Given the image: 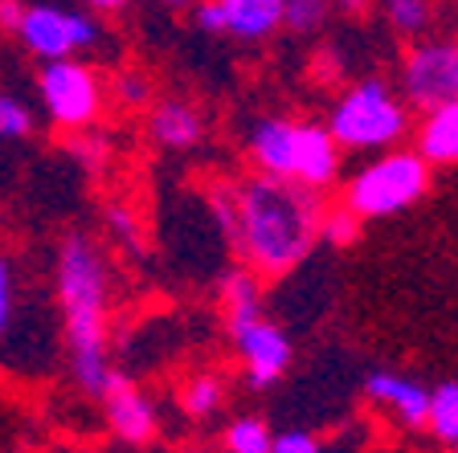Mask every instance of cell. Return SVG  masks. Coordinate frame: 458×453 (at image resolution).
<instances>
[{"label": "cell", "mask_w": 458, "mask_h": 453, "mask_svg": "<svg viewBox=\"0 0 458 453\" xmlns=\"http://www.w3.org/2000/svg\"><path fill=\"white\" fill-rule=\"evenodd\" d=\"M54 306L62 327V351L74 388L103 400L114 376L111 364V306L114 270L103 241L90 233H66L54 249Z\"/></svg>", "instance_id": "obj_1"}, {"label": "cell", "mask_w": 458, "mask_h": 453, "mask_svg": "<svg viewBox=\"0 0 458 453\" xmlns=\"http://www.w3.org/2000/svg\"><path fill=\"white\" fill-rule=\"evenodd\" d=\"M233 197V229L229 241L238 249L242 265H250L262 282L291 274L319 241L324 225V197L303 184L275 176H242L229 184Z\"/></svg>", "instance_id": "obj_2"}, {"label": "cell", "mask_w": 458, "mask_h": 453, "mask_svg": "<svg viewBox=\"0 0 458 453\" xmlns=\"http://www.w3.org/2000/svg\"><path fill=\"white\" fill-rule=\"evenodd\" d=\"M324 127L340 151H389L410 135V106L385 78H360L335 98Z\"/></svg>", "instance_id": "obj_3"}, {"label": "cell", "mask_w": 458, "mask_h": 453, "mask_svg": "<svg viewBox=\"0 0 458 453\" xmlns=\"http://www.w3.org/2000/svg\"><path fill=\"white\" fill-rule=\"evenodd\" d=\"M426 192H429V164L413 147H389L348 180L340 205L352 208L360 221H381L413 208Z\"/></svg>", "instance_id": "obj_4"}, {"label": "cell", "mask_w": 458, "mask_h": 453, "mask_svg": "<svg viewBox=\"0 0 458 453\" xmlns=\"http://www.w3.org/2000/svg\"><path fill=\"white\" fill-rule=\"evenodd\" d=\"M33 95L54 131L82 135L98 127L106 111V82L86 57H62V62H41L33 78Z\"/></svg>", "instance_id": "obj_5"}, {"label": "cell", "mask_w": 458, "mask_h": 453, "mask_svg": "<svg viewBox=\"0 0 458 453\" xmlns=\"http://www.w3.org/2000/svg\"><path fill=\"white\" fill-rule=\"evenodd\" d=\"M17 46L33 62H62V57H86L106 41V25L98 13L82 4H57V0H25V17L17 25Z\"/></svg>", "instance_id": "obj_6"}, {"label": "cell", "mask_w": 458, "mask_h": 453, "mask_svg": "<svg viewBox=\"0 0 458 453\" xmlns=\"http://www.w3.org/2000/svg\"><path fill=\"white\" fill-rule=\"evenodd\" d=\"M229 343L242 359V376L254 392H267L286 376L295 348L286 340V331L275 319H267V311H250V315H229L225 319Z\"/></svg>", "instance_id": "obj_7"}, {"label": "cell", "mask_w": 458, "mask_h": 453, "mask_svg": "<svg viewBox=\"0 0 458 453\" xmlns=\"http://www.w3.org/2000/svg\"><path fill=\"white\" fill-rule=\"evenodd\" d=\"M401 98L418 111L458 103V38L413 41L401 62Z\"/></svg>", "instance_id": "obj_8"}, {"label": "cell", "mask_w": 458, "mask_h": 453, "mask_svg": "<svg viewBox=\"0 0 458 453\" xmlns=\"http://www.w3.org/2000/svg\"><path fill=\"white\" fill-rule=\"evenodd\" d=\"M103 416H106V429H111L114 441L123 445H152L160 437V408L156 400L135 384L131 376L114 372L111 384L103 392Z\"/></svg>", "instance_id": "obj_9"}, {"label": "cell", "mask_w": 458, "mask_h": 453, "mask_svg": "<svg viewBox=\"0 0 458 453\" xmlns=\"http://www.w3.org/2000/svg\"><path fill=\"white\" fill-rule=\"evenodd\" d=\"M299 119H283V114H267L254 119L246 135V151L254 172L275 180H291L295 184V168H299Z\"/></svg>", "instance_id": "obj_10"}, {"label": "cell", "mask_w": 458, "mask_h": 453, "mask_svg": "<svg viewBox=\"0 0 458 453\" xmlns=\"http://www.w3.org/2000/svg\"><path fill=\"white\" fill-rule=\"evenodd\" d=\"M364 397L381 405L385 413L405 429H426L429 416V388L421 380L397 376V372H369L364 376Z\"/></svg>", "instance_id": "obj_11"}, {"label": "cell", "mask_w": 458, "mask_h": 453, "mask_svg": "<svg viewBox=\"0 0 458 453\" xmlns=\"http://www.w3.org/2000/svg\"><path fill=\"white\" fill-rule=\"evenodd\" d=\"M148 139L164 151H189L205 139V114L189 98H156L148 106Z\"/></svg>", "instance_id": "obj_12"}, {"label": "cell", "mask_w": 458, "mask_h": 453, "mask_svg": "<svg viewBox=\"0 0 458 453\" xmlns=\"http://www.w3.org/2000/svg\"><path fill=\"white\" fill-rule=\"evenodd\" d=\"M413 151L429 168L458 164V103H442L421 111V123L413 131Z\"/></svg>", "instance_id": "obj_13"}, {"label": "cell", "mask_w": 458, "mask_h": 453, "mask_svg": "<svg viewBox=\"0 0 458 453\" xmlns=\"http://www.w3.org/2000/svg\"><path fill=\"white\" fill-rule=\"evenodd\" d=\"M225 9V38L267 41L283 29V0H221Z\"/></svg>", "instance_id": "obj_14"}, {"label": "cell", "mask_w": 458, "mask_h": 453, "mask_svg": "<svg viewBox=\"0 0 458 453\" xmlns=\"http://www.w3.org/2000/svg\"><path fill=\"white\" fill-rule=\"evenodd\" d=\"M25 319V282H21L17 257L0 249V348H13Z\"/></svg>", "instance_id": "obj_15"}, {"label": "cell", "mask_w": 458, "mask_h": 453, "mask_svg": "<svg viewBox=\"0 0 458 453\" xmlns=\"http://www.w3.org/2000/svg\"><path fill=\"white\" fill-rule=\"evenodd\" d=\"M217 298H221V306H225V319L229 315L262 311V278H258L250 265H233V270L221 274Z\"/></svg>", "instance_id": "obj_16"}, {"label": "cell", "mask_w": 458, "mask_h": 453, "mask_svg": "<svg viewBox=\"0 0 458 453\" xmlns=\"http://www.w3.org/2000/svg\"><path fill=\"white\" fill-rule=\"evenodd\" d=\"M221 405H225V384H221L213 372H197V376L184 380L181 408L192 416V421H209V416H217Z\"/></svg>", "instance_id": "obj_17"}, {"label": "cell", "mask_w": 458, "mask_h": 453, "mask_svg": "<svg viewBox=\"0 0 458 453\" xmlns=\"http://www.w3.org/2000/svg\"><path fill=\"white\" fill-rule=\"evenodd\" d=\"M275 449V433L262 416L246 413V416H233L221 433V453H270Z\"/></svg>", "instance_id": "obj_18"}, {"label": "cell", "mask_w": 458, "mask_h": 453, "mask_svg": "<svg viewBox=\"0 0 458 453\" xmlns=\"http://www.w3.org/2000/svg\"><path fill=\"white\" fill-rule=\"evenodd\" d=\"M426 429L438 437L442 445H458V380L429 388V416Z\"/></svg>", "instance_id": "obj_19"}, {"label": "cell", "mask_w": 458, "mask_h": 453, "mask_svg": "<svg viewBox=\"0 0 458 453\" xmlns=\"http://www.w3.org/2000/svg\"><path fill=\"white\" fill-rule=\"evenodd\" d=\"M381 13L397 38H421L434 25V0H381Z\"/></svg>", "instance_id": "obj_20"}, {"label": "cell", "mask_w": 458, "mask_h": 453, "mask_svg": "<svg viewBox=\"0 0 458 453\" xmlns=\"http://www.w3.org/2000/svg\"><path fill=\"white\" fill-rule=\"evenodd\" d=\"M33 131H38V111L29 106V98L0 86V143H25Z\"/></svg>", "instance_id": "obj_21"}, {"label": "cell", "mask_w": 458, "mask_h": 453, "mask_svg": "<svg viewBox=\"0 0 458 453\" xmlns=\"http://www.w3.org/2000/svg\"><path fill=\"white\" fill-rule=\"evenodd\" d=\"M106 103L123 106V111H143V106L156 103V86L143 70H119V74L106 82Z\"/></svg>", "instance_id": "obj_22"}, {"label": "cell", "mask_w": 458, "mask_h": 453, "mask_svg": "<svg viewBox=\"0 0 458 453\" xmlns=\"http://www.w3.org/2000/svg\"><path fill=\"white\" fill-rule=\"evenodd\" d=\"M103 225H106V233H111V241H119L127 254H140V249H143L140 217H135L131 205H123V200L106 205V208H103Z\"/></svg>", "instance_id": "obj_23"}, {"label": "cell", "mask_w": 458, "mask_h": 453, "mask_svg": "<svg viewBox=\"0 0 458 453\" xmlns=\"http://www.w3.org/2000/svg\"><path fill=\"white\" fill-rule=\"evenodd\" d=\"M332 13V0H283V29L291 33H319Z\"/></svg>", "instance_id": "obj_24"}, {"label": "cell", "mask_w": 458, "mask_h": 453, "mask_svg": "<svg viewBox=\"0 0 458 453\" xmlns=\"http://www.w3.org/2000/svg\"><path fill=\"white\" fill-rule=\"evenodd\" d=\"M364 221L356 217L352 208H324V225H319V241H327V246H352L356 233H360Z\"/></svg>", "instance_id": "obj_25"}, {"label": "cell", "mask_w": 458, "mask_h": 453, "mask_svg": "<svg viewBox=\"0 0 458 453\" xmlns=\"http://www.w3.org/2000/svg\"><path fill=\"white\" fill-rule=\"evenodd\" d=\"M70 155H74L86 172H98V168H106V160H111V143L90 127V131H82V135H70Z\"/></svg>", "instance_id": "obj_26"}, {"label": "cell", "mask_w": 458, "mask_h": 453, "mask_svg": "<svg viewBox=\"0 0 458 453\" xmlns=\"http://www.w3.org/2000/svg\"><path fill=\"white\" fill-rule=\"evenodd\" d=\"M189 13H192V25H197L200 33L225 38V9H221V0H197Z\"/></svg>", "instance_id": "obj_27"}, {"label": "cell", "mask_w": 458, "mask_h": 453, "mask_svg": "<svg viewBox=\"0 0 458 453\" xmlns=\"http://www.w3.org/2000/svg\"><path fill=\"white\" fill-rule=\"evenodd\" d=\"M270 453H324V445H319V437L303 433V429H286V433H275Z\"/></svg>", "instance_id": "obj_28"}, {"label": "cell", "mask_w": 458, "mask_h": 453, "mask_svg": "<svg viewBox=\"0 0 458 453\" xmlns=\"http://www.w3.org/2000/svg\"><path fill=\"white\" fill-rule=\"evenodd\" d=\"M21 17H25V0H0V33H17Z\"/></svg>", "instance_id": "obj_29"}, {"label": "cell", "mask_w": 458, "mask_h": 453, "mask_svg": "<svg viewBox=\"0 0 458 453\" xmlns=\"http://www.w3.org/2000/svg\"><path fill=\"white\" fill-rule=\"evenodd\" d=\"M131 0H82V9H90V13H119V9H127Z\"/></svg>", "instance_id": "obj_30"}, {"label": "cell", "mask_w": 458, "mask_h": 453, "mask_svg": "<svg viewBox=\"0 0 458 453\" xmlns=\"http://www.w3.org/2000/svg\"><path fill=\"white\" fill-rule=\"evenodd\" d=\"M332 4H335V9H340V13H348V17H356V13H364V9H369L372 0H332Z\"/></svg>", "instance_id": "obj_31"}, {"label": "cell", "mask_w": 458, "mask_h": 453, "mask_svg": "<svg viewBox=\"0 0 458 453\" xmlns=\"http://www.w3.org/2000/svg\"><path fill=\"white\" fill-rule=\"evenodd\" d=\"M156 4H164V9H192L197 0H156Z\"/></svg>", "instance_id": "obj_32"}, {"label": "cell", "mask_w": 458, "mask_h": 453, "mask_svg": "<svg viewBox=\"0 0 458 453\" xmlns=\"http://www.w3.org/2000/svg\"><path fill=\"white\" fill-rule=\"evenodd\" d=\"M181 453H209V449H181Z\"/></svg>", "instance_id": "obj_33"}, {"label": "cell", "mask_w": 458, "mask_h": 453, "mask_svg": "<svg viewBox=\"0 0 458 453\" xmlns=\"http://www.w3.org/2000/svg\"><path fill=\"white\" fill-rule=\"evenodd\" d=\"M454 453H458V445H454Z\"/></svg>", "instance_id": "obj_34"}]
</instances>
